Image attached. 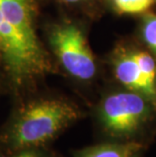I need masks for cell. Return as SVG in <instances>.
Segmentation results:
<instances>
[{
	"mask_svg": "<svg viewBox=\"0 0 156 157\" xmlns=\"http://www.w3.org/2000/svg\"><path fill=\"white\" fill-rule=\"evenodd\" d=\"M36 0H0V60L15 91L52 71L36 29Z\"/></svg>",
	"mask_w": 156,
	"mask_h": 157,
	"instance_id": "1",
	"label": "cell"
},
{
	"mask_svg": "<svg viewBox=\"0 0 156 157\" xmlns=\"http://www.w3.org/2000/svg\"><path fill=\"white\" fill-rule=\"evenodd\" d=\"M81 117V109L68 99H32L16 109L0 133V150L45 148Z\"/></svg>",
	"mask_w": 156,
	"mask_h": 157,
	"instance_id": "2",
	"label": "cell"
},
{
	"mask_svg": "<svg viewBox=\"0 0 156 157\" xmlns=\"http://www.w3.org/2000/svg\"><path fill=\"white\" fill-rule=\"evenodd\" d=\"M154 112L145 96L128 90L105 96L98 106L97 118L108 135L128 141L147 125Z\"/></svg>",
	"mask_w": 156,
	"mask_h": 157,
	"instance_id": "3",
	"label": "cell"
},
{
	"mask_svg": "<svg viewBox=\"0 0 156 157\" xmlns=\"http://www.w3.org/2000/svg\"><path fill=\"white\" fill-rule=\"evenodd\" d=\"M50 43L64 69L75 79L90 81L96 74L94 56L82 29L74 23L54 26Z\"/></svg>",
	"mask_w": 156,
	"mask_h": 157,
	"instance_id": "4",
	"label": "cell"
},
{
	"mask_svg": "<svg viewBox=\"0 0 156 157\" xmlns=\"http://www.w3.org/2000/svg\"><path fill=\"white\" fill-rule=\"evenodd\" d=\"M114 66L115 76L119 82L122 83L128 90L140 93L150 101L147 84L132 53H119L115 58Z\"/></svg>",
	"mask_w": 156,
	"mask_h": 157,
	"instance_id": "5",
	"label": "cell"
},
{
	"mask_svg": "<svg viewBox=\"0 0 156 157\" xmlns=\"http://www.w3.org/2000/svg\"><path fill=\"white\" fill-rule=\"evenodd\" d=\"M144 145L136 141L105 142L78 150L74 157H137Z\"/></svg>",
	"mask_w": 156,
	"mask_h": 157,
	"instance_id": "6",
	"label": "cell"
},
{
	"mask_svg": "<svg viewBox=\"0 0 156 157\" xmlns=\"http://www.w3.org/2000/svg\"><path fill=\"white\" fill-rule=\"evenodd\" d=\"M136 63L139 66V69L143 75L144 80L147 84V87L150 94V102L153 105L156 112V63L150 54L137 51L132 53Z\"/></svg>",
	"mask_w": 156,
	"mask_h": 157,
	"instance_id": "7",
	"label": "cell"
},
{
	"mask_svg": "<svg viewBox=\"0 0 156 157\" xmlns=\"http://www.w3.org/2000/svg\"><path fill=\"white\" fill-rule=\"evenodd\" d=\"M155 0H112L114 6L119 13L138 14L151 7Z\"/></svg>",
	"mask_w": 156,
	"mask_h": 157,
	"instance_id": "8",
	"label": "cell"
},
{
	"mask_svg": "<svg viewBox=\"0 0 156 157\" xmlns=\"http://www.w3.org/2000/svg\"><path fill=\"white\" fill-rule=\"evenodd\" d=\"M142 36L146 44L156 54V15L145 16L142 25Z\"/></svg>",
	"mask_w": 156,
	"mask_h": 157,
	"instance_id": "9",
	"label": "cell"
},
{
	"mask_svg": "<svg viewBox=\"0 0 156 157\" xmlns=\"http://www.w3.org/2000/svg\"><path fill=\"white\" fill-rule=\"evenodd\" d=\"M0 157H55L46 148H31L22 149L13 152H5L0 150Z\"/></svg>",
	"mask_w": 156,
	"mask_h": 157,
	"instance_id": "10",
	"label": "cell"
},
{
	"mask_svg": "<svg viewBox=\"0 0 156 157\" xmlns=\"http://www.w3.org/2000/svg\"><path fill=\"white\" fill-rule=\"evenodd\" d=\"M61 1L65 2V3H77V2L82 1V0H61Z\"/></svg>",
	"mask_w": 156,
	"mask_h": 157,
	"instance_id": "11",
	"label": "cell"
}]
</instances>
